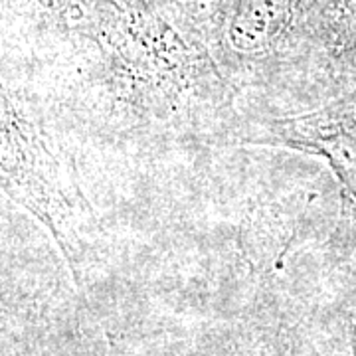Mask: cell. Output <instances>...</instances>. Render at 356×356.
Returning <instances> with one entry per match:
<instances>
[{
	"instance_id": "6da1fadb",
	"label": "cell",
	"mask_w": 356,
	"mask_h": 356,
	"mask_svg": "<svg viewBox=\"0 0 356 356\" xmlns=\"http://www.w3.org/2000/svg\"><path fill=\"white\" fill-rule=\"evenodd\" d=\"M70 109L91 135L135 147H234L242 95L214 51L156 0H99L64 65Z\"/></svg>"
},
{
	"instance_id": "7a4b0ae2",
	"label": "cell",
	"mask_w": 356,
	"mask_h": 356,
	"mask_svg": "<svg viewBox=\"0 0 356 356\" xmlns=\"http://www.w3.org/2000/svg\"><path fill=\"white\" fill-rule=\"evenodd\" d=\"M72 156L58 145L38 99L4 79L0 109L2 194L26 210L58 243L76 269L99 229L93 206L81 191Z\"/></svg>"
},
{
	"instance_id": "3957f363",
	"label": "cell",
	"mask_w": 356,
	"mask_h": 356,
	"mask_svg": "<svg viewBox=\"0 0 356 356\" xmlns=\"http://www.w3.org/2000/svg\"><path fill=\"white\" fill-rule=\"evenodd\" d=\"M321 0H232L216 60L243 99L271 107L293 95L305 67ZM287 107V111H289ZM285 111V113H287ZM269 115V113H267Z\"/></svg>"
},
{
	"instance_id": "277c9868",
	"label": "cell",
	"mask_w": 356,
	"mask_h": 356,
	"mask_svg": "<svg viewBox=\"0 0 356 356\" xmlns=\"http://www.w3.org/2000/svg\"><path fill=\"white\" fill-rule=\"evenodd\" d=\"M269 147L321 159L339 184V212L327 255L344 264L356 254V86L315 107L243 115L234 147Z\"/></svg>"
},
{
	"instance_id": "5b68a950",
	"label": "cell",
	"mask_w": 356,
	"mask_h": 356,
	"mask_svg": "<svg viewBox=\"0 0 356 356\" xmlns=\"http://www.w3.org/2000/svg\"><path fill=\"white\" fill-rule=\"evenodd\" d=\"M99 0H2V50L62 64L88 46Z\"/></svg>"
},
{
	"instance_id": "8992f818",
	"label": "cell",
	"mask_w": 356,
	"mask_h": 356,
	"mask_svg": "<svg viewBox=\"0 0 356 356\" xmlns=\"http://www.w3.org/2000/svg\"><path fill=\"white\" fill-rule=\"evenodd\" d=\"M356 86V0H321L305 67L287 113L315 107Z\"/></svg>"
},
{
	"instance_id": "52a82bcc",
	"label": "cell",
	"mask_w": 356,
	"mask_h": 356,
	"mask_svg": "<svg viewBox=\"0 0 356 356\" xmlns=\"http://www.w3.org/2000/svg\"><path fill=\"white\" fill-rule=\"evenodd\" d=\"M192 36L202 40L216 56L232 0H156Z\"/></svg>"
}]
</instances>
